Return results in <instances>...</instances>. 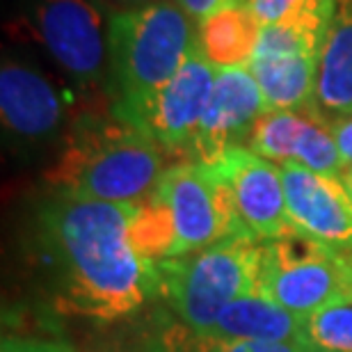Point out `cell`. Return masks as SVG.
<instances>
[{
	"label": "cell",
	"mask_w": 352,
	"mask_h": 352,
	"mask_svg": "<svg viewBox=\"0 0 352 352\" xmlns=\"http://www.w3.org/2000/svg\"><path fill=\"white\" fill-rule=\"evenodd\" d=\"M329 126H332V135L336 146H339L343 165H346V170H352V115L329 119Z\"/></svg>",
	"instance_id": "22"
},
{
	"label": "cell",
	"mask_w": 352,
	"mask_h": 352,
	"mask_svg": "<svg viewBox=\"0 0 352 352\" xmlns=\"http://www.w3.org/2000/svg\"><path fill=\"white\" fill-rule=\"evenodd\" d=\"M142 352H307L295 343H248L227 341L206 332H197L179 320L156 329L144 341Z\"/></svg>",
	"instance_id": "18"
},
{
	"label": "cell",
	"mask_w": 352,
	"mask_h": 352,
	"mask_svg": "<svg viewBox=\"0 0 352 352\" xmlns=\"http://www.w3.org/2000/svg\"><path fill=\"white\" fill-rule=\"evenodd\" d=\"M248 69L261 89L265 110H298L316 105V53H254Z\"/></svg>",
	"instance_id": "16"
},
{
	"label": "cell",
	"mask_w": 352,
	"mask_h": 352,
	"mask_svg": "<svg viewBox=\"0 0 352 352\" xmlns=\"http://www.w3.org/2000/svg\"><path fill=\"white\" fill-rule=\"evenodd\" d=\"M208 170L227 190L243 229L267 243L295 234L288 220L286 192L279 165L261 158L248 146H234L215 158Z\"/></svg>",
	"instance_id": "8"
},
{
	"label": "cell",
	"mask_w": 352,
	"mask_h": 352,
	"mask_svg": "<svg viewBox=\"0 0 352 352\" xmlns=\"http://www.w3.org/2000/svg\"><path fill=\"white\" fill-rule=\"evenodd\" d=\"M210 336L248 343H295L300 346L302 316L288 311L261 291L248 293L224 307L213 325Z\"/></svg>",
	"instance_id": "14"
},
{
	"label": "cell",
	"mask_w": 352,
	"mask_h": 352,
	"mask_svg": "<svg viewBox=\"0 0 352 352\" xmlns=\"http://www.w3.org/2000/svg\"><path fill=\"white\" fill-rule=\"evenodd\" d=\"M350 258H352V252H350Z\"/></svg>",
	"instance_id": "28"
},
{
	"label": "cell",
	"mask_w": 352,
	"mask_h": 352,
	"mask_svg": "<svg viewBox=\"0 0 352 352\" xmlns=\"http://www.w3.org/2000/svg\"><path fill=\"white\" fill-rule=\"evenodd\" d=\"M199 51L215 69L250 67L256 53L261 23L248 5H229L197 23Z\"/></svg>",
	"instance_id": "17"
},
{
	"label": "cell",
	"mask_w": 352,
	"mask_h": 352,
	"mask_svg": "<svg viewBox=\"0 0 352 352\" xmlns=\"http://www.w3.org/2000/svg\"><path fill=\"white\" fill-rule=\"evenodd\" d=\"M263 112L261 89L248 67L217 69L215 85L188 160L213 163L234 146H248L252 129Z\"/></svg>",
	"instance_id": "13"
},
{
	"label": "cell",
	"mask_w": 352,
	"mask_h": 352,
	"mask_svg": "<svg viewBox=\"0 0 352 352\" xmlns=\"http://www.w3.org/2000/svg\"><path fill=\"white\" fill-rule=\"evenodd\" d=\"M258 291L305 318L336 300L352 298V258L302 234L267 241Z\"/></svg>",
	"instance_id": "6"
},
{
	"label": "cell",
	"mask_w": 352,
	"mask_h": 352,
	"mask_svg": "<svg viewBox=\"0 0 352 352\" xmlns=\"http://www.w3.org/2000/svg\"><path fill=\"white\" fill-rule=\"evenodd\" d=\"M236 3H238V5H245V3H248V0H236Z\"/></svg>",
	"instance_id": "27"
},
{
	"label": "cell",
	"mask_w": 352,
	"mask_h": 352,
	"mask_svg": "<svg viewBox=\"0 0 352 352\" xmlns=\"http://www.w3.org/2000/svg\"><path fill=\"white\" fill-rule=\"evenodd\" d=\"M248 149L274 165L295 163L329 176H343L346 172L329 117L322 115L318 105L265 110L252 129Z\"/></svg>",
	"instance_id": "11"
},
{
	"label": "cell",
	"mask_w": 352,
	"mask_h": 352,
	"mask_svg": "<svg viewBox=\"0 0 352 352\" xmlns=\"http://www.w3.org/2000/svg\"><path fill=\"white\" fill-rule=\"evenodd\" d=\"M300 346L307 352H352V298L305 316Z\"/></svg>",
	"instance_id": "19"
},
{
	"label": "cell",
	"mask_w": 352,
	"mask_h": 352,
	"mask_svg": "<svg viewBox=\"0 0 352 352\" xmlns=\"http://www.w3.org/2000/svg\"><path fill=\"white\" fill-rule=\"evenodd\" d=\"M263 243L252 236H231L192 254L158 263V298L176 320L206 332L224 307L258 291Z\"/></svg>",
	"instance_id": "5"
},
{
	"label": "cell",
	"mask_w": 352,
	"mask_h": 352,
	"mask_svg": "<svg viewBox=\"0 0 352 352\" xmlns=\"http://www.w3.org/2000/svg\"><path fill=\"white\" fill-rule=\"evenodd\" d=\"M197 46V23L176 0L110 12V110L133 124Z\"/></svg>",
	"instance_id": "3"
},
{
	"label": "cell",
	"mask_w": 352,
	"mask_h": 352,
	"mask_svg": "<svg viewBox=\"0 0 352 352\" xmlns=\"http://www.w3.org/2000/svg\"><path fill=\"white\" fill-rule=\"evenodd\" d=\"M316 105L325 117L352 115V0H336L322 39Z\"/></svg>",
	"instance_id": "15"
},
{
	"label": "cell",
	"mask_w": 352,
	"mask_h": 352,
	"mask_svg": "<svg viewBox=\"0 0 352 352\" xmlns=\"http://www.w3.org/2000/svg\"><path fill=\"white\" fill-rule=\"evenodd\" d=\"M105 7H112V12L119 10H138V7H146V5H156L163 3V0H101Z\"/></svg>",
	"instance_id": "24"
},
{
	"label": "cell",
	"mask_w": 352,
	"mask_h": 352,
	"mask_svg": "<svg viewBox=\"0 0 352 352\" xmlns=\"http://www.w3.org/2000/svg\"><path fill=\"white\" fill-rule=\"evenodd\" d=\"M108 23L101 0H32L30 28L51 60L87 94L110 96Z\"/></svg>",
	"instance_id": "7"
},
{
	"label": "cell",
	"mask_w": 352,
	"mask_h": 352,
	"mask_svg": "<svg viewBox=\"0 0 352 352\" xmlns=\"http://www.w3.org/2000/svg\"><path fill=\"white\" fill-rule=\"evenodd\" d=\"M135 204L51 192L37 210V245L62 314L115 322L158 298V263L133 236Z\"/></svg>",
	"instance_id": "1"
},
{
	"label": "cell",
	"mask_w": 352,
	"mask_h": 352,
	"mask_svg": "<svg viewBox=\"0 0 352 352\" xmlns=\"http://www.w3.org/2000/svg\"><path fill=\"white\" fill-rule=\"evenodd\" d=\"M279 170L295 234L350 254L352 197L341 176L320 174L295 163L279 165Z\"/></svg>",
	"instance_id": "12"
},
{
	"label": "cell",
	"mask_w": 352,
	"mask_h": 352,
	"mask_svg": "<svg viewBox=\"0 0 352 352\" xmlns=\"http://www.w3.org/2000/svg\"><path fill=\"white\" fill-rule=\"evenodd\" d=\"M65 352H76V350H74L72 346H67V348H65Z\"/></svg>",
	"instance_id": "26"
},
{
	"label": "cell",
	"mask_w": 352,
	"mask_h": 352,
	"mask_svg": "<svg viewBox=\"0 0 352 352\" xmlns=\"http://www.w3.org/2000/svg\"><path fill=\"white\" fill-rule=\"evenodd\" d=\"M67 343L28 339V336H5L0 352H65Z\"/></svg>",
	"instance_id": "21"
},
{
	"label": "cell",
	"mask_w": 352,
	"mask_h": 352,
	"mask_svg": "<svg viewBox=\"0 0 352 352\" xmlns=\"http://www.w3.org/2000/svg\"><path fill=\"white\" fill-rule=\"evenodd\" d=\"M343 183H346V188H348V192H350V197H352V170H346L343 172Z\"/></svg>",
	"instance_id": "25"
},
{
	"label": "cell",
	"mask_w": 352,
	"mask_h": 352,
	"mask_svg": "<svg viewBox=\"0 0 352 352\" xmlns=\"http://www.w3.org/2000/svg\"><path fill=\"white\" fill-rule=\"evenodd\" d=\"M133 236L138 248L153 263H160L192 254L224 238L250 234L208 165L179 160L160 176L149 199L138 204Z\"/></svg>",
	"instance_id": "4"
},
{
	"label": "cell",
	"mask_w": 352,
	"mask_h": 352,
	"mask_svg": "<svg viewBox=\"0 0 352 352\" xmlns=\"http://www.w3.org/2000/svg\"><path fill=\"white\" fill-rule=\"evenodd\" d=\"M0 117L5 135L23 149H39L65 138L67 101L32 62L5 58L0 67Z\"/></svg>",
	"instance_id": "9"
},
{
	"label": "cell",
	"mask_w": 352,
	"mask_h": 352,
	"mask_svg": "<svg viewBox=\"0 0 352 352\" xmlns=\"http://www.w3.org/2000/svg\"><path fill=\"white\" fill-rule=\"evenodd\" d=\"M215 74L217 69L197 46L174 78L146 103L133 126L142 129L167 156L188 160L215 85Z\"/></svg>",
	"instance_id": "10"
},
{
	"label": "cell",
	"mask_w": 352,
	"mask_h": 352,
	"mask_svg": "<svg viewBox=\"0 0 352 352\" xmlns=\"http://www.w3.org/2000/svg\"><path fill=\"white\" fill-rule=\"evenodd\" d=\"M176 3L183 7V12H186L195 23H201L204 19L215 14L217 10H224V7H229V5H238L236 0H176Z\"/></svg>",
	"instance_id": "23"
},
{
	"label": "cell",
	"mask_w": 352,
	"mask_h": 352,
	"mask_svg": "<svg viewBox=\"0 0 352 352\" xmlns=\"http://www.w3.org/2000/svg\"><path fill=\"white\" fill-rule=\"evenodd\" d=\"M309 0H248V10L254 14V19L263 25H272L286 16L288 12H293L295 7L305 5Z\"/></svg>",
	"instance_id": "20"
},
{
	"label": "cell",
	"mask_w": 352,
	"mask_h": 352,
	"mask_svg": "<svg viewBox=\"0 0 352 352\" xmlns=\"http://www.w3.org/2000/svg\"><path fill=\"white\" fill-rule=\"evenodd\" d=\"M167 153L112 110L74 119L44 179L51 192L87 201L142 204L167 170Z\"/></svg>",
	"instance_id": "2"
}]
</instances>
